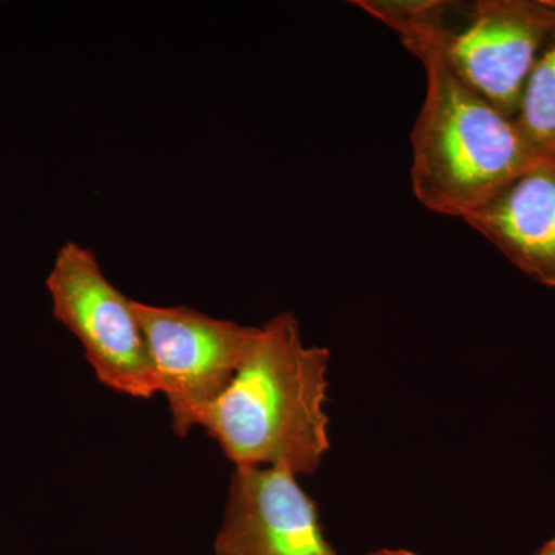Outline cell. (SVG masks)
<instances>
[{"label": "cell", "instance_id": "7", "mask_svg": "<svg viewBox=\"0 0 555 555\" xmlns=\"http://www.w3.org/2000/svg\"><path fill=\"white\" fill-rule=\"evenodd\" d=\"M465 221L526 275L555 288V150Z\"/></svg>", "mask_w": 555, "mask_h": 555}, {"label": "cell", "instance_id": "11", "mask_svg": "<svg viewBox=\"0 0 555 555\" xmlns=\"http://www.w3.org/2000/svg\"><path fill=\"white\" fill-rule=\"evenodd\" d=\"M535 555H555V537L551 539L550 542L545 543L542 547H540L539 553Z\"/></svg>", "mask_w": 555, "mask_h": 555}, {"label": "cell", "instance_id": "4", "mask_svg": "<svg viewBox=\"0 0 555 555\" xmlns=\"http://www.w3.org/2000/svg\"><path fill=\"white\" fill-rule=\"evenodd\" d=\"M133 309L147 341L158 392L169 403L171 429L185 438L232 385L259 327L241 326L184 306L133 301Z\"/></svg>", "mask_w": 555, "mask_h": 555}, {"label": "cell", "instance_id": "2", "mask_svg": "<svg viewBox=\"0 0 555 555\" xmlns=\"http://www.w3.org/2000/svg\"><path fill=\"white\" fill-rule=\"evenodd\" d=\"M422 62L427 89L411 134L412 190L430 211L465 219L540 155L514 119L469 89L440 57Z\"/></svg>", "mask_w": 555, "mask_h": 555}, {"label": "cell", "instance_id": "10", "mask_svg": "<svg viewBox=\"0 0 555 555\" xmlns=\"http://www.w3.org/2000/svg\"><path fill=\"white\" fill-rule=\"evenodd\" d=\"M367 555H416L411 553V551L403 550H379L374 551V553H369Z\"/></svg>", "mask_w": 555, "mask_h": 555}, {"label": "cell", "instance_id": "9", "mask_svg": "<svg viewBox=\"0 0 555 555\" xmlns=\"http://www.w3.org/2000/svg\"><path fill=\"white\" fill-rule=\"evenodd\" d=\"M517 129L539 155L555 150V31L526 79L516 116Z\"/></svg>", "mask_w": 555, "mask_h": 555}, {"label": "cell", "instance_id": "8", "mask_svg": "<svg viewBox=\"0 0 555 555\" xmlns=\"http://www.w3.org/2000/svg\"><path fill=\"white\" fill-rule=\"evenodd\" d=\"M353 3L392 28L409 51L451 30L466 5L451 0H357Z\"/></svg>", "mask_w": 555, "mask_h": 555}, {"label": "cell", "instance_id": "1", "mask_svg": "<svg viewBox=\"0 0 555 555\" xmlns=\"http://www.w3.org/2000/svg\"><path fill=\"white\" fill-rule=\"evenodd\" d=\"M326 347L302 345L297 317L280 313L259 327L224 396L199 426L236 466L315 473L328 448Z\"/></svg>", "mask_w": 555, "mask_h": 555}, {"label": "cell", "instance_id": "5", "mask_svg": "<svg viewBox=\"0 0 555 555\" xmlns=\"http://www.w3.org/2000/svg\"><path fill=\"white\" fill-rule=\"evenodd\" d=\"M555 31V0L466 2L441 38L416 47L420 61L440 57L469 89L514 119L526 79Z\"/></svg>", "mask_w": 555, "mask_h": 555}, {"label": "cell", "instance_id": "6", "mask_svg": "<svg viewBox=\"0 0 555 555\" xmlns=\"http://www.w3.org/2000/svg\"><path fill=\"white\" fill-rule=\"evenodd\" d=\"M215 554L339 555L297 476L278 467L246 466H236L230 478Z\"/></svg>", "mask_w": 555, "mask_h": 555}, {"label": "cell", "instance_id": "3", "mask_svg": "<svg viewBox=\"0 0 555 555\" xmlns=\"http://www.w3.org/2000/svg\"><path fill=\"white\" fill-rule=\"evenodd\" d=\"M46 284L54 320L78 338L102 385L141 400L159 393L133 299L105 276L90 248L62 244Z\"/></svg>", "mask_w": 555, "mask_h": 555}]
</instances>
